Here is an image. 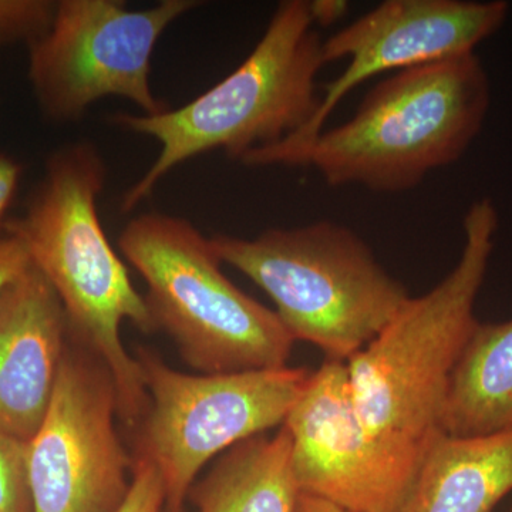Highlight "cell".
I'll list each match as a JSON object with an SVG mask.
<instances>
[{
  "mask_svg": "<svg viewBox=\"0 0 512 512\" xmlns=\"http://www.w3.org/2000/svg\"><path fill=\"white\" fill-rule=\"evenodd\" d=\"M313 20L316 26L335 25L349 9V3L345 0H313L309 2Z\"/></svg>",
  "mask_w": 512,
  "mask_h": 512,
  "instance_id": "44dd1931",
  "label": "cell"
},
{
  "mask_svg": "<svg viewBox=\"0 0 512 512\" xmlns=\"http://www.w3.org/2000/svg\"><path fill=\"white\" fill-rule=\"evenodd\" d=\"M0 512H33L28 441L0 430Z\"/></svg>",
  "mask_w": 512,
  "mask_h": 512,
  "instance_id": "2e32d148",
  "label": "cell"
},
{
  "mask_svg": "<svg viewBox=\"0 0 512 512\" xmlns=\"http://www.w3.org/2000/svg\"><path fill=\"white\" fill-rule=\"evenodd\" d=\"M164 501L163 480L156 467L146 458L136 457L130 493L117 512H163Z\"/></svg>",
  "mask_w": 512,
  "mask_h": 512,
  "instance_id": "ac0fdd59",
  "label": "cell"
},
{
  "mask_svg": "<svg viewBox=\"0 0 512 512\" xmlns=\"http://www.w3.org/2000/svg\"><path fill=\"white\" fill-rule=\"evenodd\" d=\"M20 178V165L12 158L0 156V222L12 202Z\"/></svg>",
  "mask_w": 512,
  "mask_h": 512,
  "instance_id": "ffe728a7",
  "label": "cell"
},
{
  "mask_svg": "<svg viewBox=\"0 0 512 512\" xmlns=\"http://www.w3.org/2000/svg\"><path fill=\"white\" fill-rule=\"evenodd\" d=\"M66 313L30 265L0 292V430L23 441L45 419L67 350Z\"/></svg>",
  "mask_w": 512,
  "mask_h": 512,
  "instance_id": "7c38bea8",
  "label": "cell"
},
{
  "mask_svg": "<svg viewBox=\"0 0 512 512\" xmlns=\"http://www.w3.org/2000/svg\"><path fill=\"white\" fill-rule=\"evenodd\" d=\"M512 491V429L437 434L420 458L400 512H493Z\"/></svg>",
  "mask_w": 512,
  "mask_h": 512,
  "instance_id": "4fadbf2b",
  "label": "cell"
},
{
  "mask_svg": "<svg viewBox=\"0 0 512 512\" xmlns=\"http://www.w3.org/2000/svg\"><path fill=\"white\" fill-rule=\"evenodd\" d=\"M32 265L28 249L13 235L0 237V292Z\"/></svg>",
  "mask_w": 512,
  "mask_h": 512,
  "instance_id": "d6986e66",
  "label": "cell"
},
{
  "mask_svg": "<svg viewBox=\"0 0 512 512\" xmlns=\"http://www.w3.org/2000/svg\"><path fill=\"white\" fill-rule=\"evenodd\" d=\"M510 512H512V508H511V511H510Z\"/></svg>",
  "mask_w": 512,
  "mask_h": 512,
  "instance_id": "603a6c76",
  "label": "cell"
},
{
  "mask_svg": "<svg viewBox=\"0 0 512 512\" xmlns=\"http://www.w3.org/2000/svg\"><path fill=\"white\" fill-rule=\"evenodd\" d=\"M299 493L350 512H400L420 454L375 436L357 413L348 365L326 360L282 424Z\"/></svg>",
  "mask_w": 512,
  "mask_h": 512,
  "instance_id": "8fae6325",
  "label": "cell"
},
{
  "mask_svg": "<svg viewBox=\"0 0 512 512\" xmlns=\"http://www.w3.org/2000/svg\"><path fill=\"white\" fill-rule=\"evenodd\" d=\"M210 239L222 264L274 301L293 340L315 345L326 360L348 363L410 299L369 245L336 222L269 229L254 239Z\"/></svg>",
  "mask_w": 512,
  "mask_h": 512,
  "instance_id": "5b68a950",
  "label": "cell"
},
{
  "mask_svg": "<svg viewBox=\"0 0 512 512\" xmlns=\"http://www.w3.org/2000/svg\"><path fill=\"white\" fill-rule=\"evenodd\" d=\"M291 434L281 426L225 451L190 494L197 512H295L299 490L292 476Z\"/></svg>",
  "mask_w": 512,
  "mask_h": 512,
  "instance_id": "9a60e30c",
  "label": "cell"
},
{
  "mask_svg": "<svg viewBox=\"0 0 512 512\" xmlns=\"http://www.w3.org/2000/svg\"><path fill=\"white\" fill-rule=\"evenodd\" d=\"M119 248L147 285L146 302L191 369L201 375L288 366L292 336L275 311L222 272L211 239L170 215H140L123 229Z\"/></svg>",
  "mask_w": 512,
  "mask_h": 512,
  "instance_id": "8992f818",
  "label": "cell"
},
{
  "mask_svg": "<svg viewBox=\"0 0 512 512\" xmlns=\"http://www.w3.org/2000/svg\"><path fill=\"white\" fill-rule=\"evenodd\" d=\"M490 106V77L476 53L402 70L376 84L348 121L323 130L301 167L330 187L413 190L467 153Z\"/></svg>",
  "mask_w": 512,
  "mask_h": 512,
  "instance_id": "277c9868",
  "label": "cell"
},
{
  "mask_svg": "<svg viewBox=\"0 0 512 512\" xmlns=\"http://www.w3.org/2000/svg\"><path fill=\"white\" fill-rule=\"evenodd\" d=\"M197 5L164 0L131 12L116 0L56 2L49 28L29 43V77L56 121L80 119L93 103L121 97L146 116L167 110L151 90V56L165 29Z\"/></svg>",
  "mask_w": 512,
  "mask_h": 512,
  "instance_id": "ba28073f",
  "label": "cell"
},
{
  "mask_svg": "<svg viewBox=\"0 0 512 512\" xmlns=\"http://www.w3.org/2000/svg\"><path fill=\"white\" fill-rule=\"evenodd\" d=\"M512 429V319L478 322L461 353L441 416V431L477 437Z\"/></svg>",
  "mask_w": 512,
  "mask_h": 512,
  "instance_id": "5bb4252c",
  "label": "cell"
},
{
  "mask_svg": "<svg viewBox=\"0 0 512 512\" xmlns=\"http://www.w3.org/2000/svg\"><path fill=\"white\" fill-rule=\"evenodd\" d=\"M119 396L89 349L67 346L45 419L28 441L33 512H117L134 460L116 430Z\"/></svg>",
  "mask_w": 512,
  "mask_h": 512,
  "instance_id": "30bf717a",
  "label": "cell"
},
{
  "mask_svg": "<svg viewBox=\"0 0 512 512\" xmlns=\"http://www.w3.org/2000/svg\"><path fill=\"white\" fill-rule=\"evenodd\" d=\"M148 394L137 457L150 461L164 485V512H183L208 461L266 430L282 426L298 402L305 367L185 375L138 350Z\"/></svg>",
  "mask_w": 512,
  "mask_h": 512,
  "instance_id": "52a82bcc",
  "label": "cell"
},
{
  "mask_svg": "<svg viewBox=\"0 0 512 512\" xmlns=\"http://www.w3.org/2000/svg\"><path fill=\"white\" fill-rule=\"evenodd\" d=\"M498 224L493 200L474 201L464 215L463 251L453 271L423 296H410L346 363L360 419L394 447L423 456L441 433L451 375L478 325L474 308Z\"/></svg>",
  "mask_w": 512,
  "mask_h": 512,
  "instance_id": "7a4b0ae2",
  "label": "cell"
},
{
  "mask_svg": "<svg viewBox=\"0 0 512 512\" xmlns=\"http://www.w3.org/2000/svg\"><path fill=\"white\" fill-rule=\"evenodd\" d=\"M505 0H386L323 40L325 63L346 60L345 69L323 87L315 114L301 130L275 146L252 151L251 167H301L302 158L325 130L336 107L360 84L441 60L474 55L507 22Z\"/></svg>",
  "mask_w": 512,
  "mask_h": 512,
  "instance_id": "9c48e42d",
  "label": "cell"
},
{
  "mask_svg": "<svg viewBox=\"0 0 512 512\" xmlns=\"http://www.w3.org/2000/svg\"><path fill=\"white\" fill-rule=\"evenodd\" d=\"M295 512H350L343 510V508L336 507V505L328 503V501L319 500V498L312 497L299 493L298 501H296Z\"/></svg>",
  "mask_w": 512,
  "mask_h": 512,
  "instance_id": "7402d4cb",
  "label": "cell"
},
{
  "mask_svg": "<svg viewBox=\"0 0 512 512\" xmlns=\"http://www.w3.org/2000/svg\"><path fill=\"white\" fill-rule=\"evenodd\" d=\"M55 8V2L43 0H0V46L13 40L33 42L49 28Z\"/></svg>",
  "mask_w": 512,
  "mask_h": 512,
  "instance_id": "e0dca14e",
  "label": "cell"
},
{
  "mask_svg": "<svg viewBox=\"0 0 512 512\" xmlns=\"http://www.w3.org/2000/svg\"><path fill=\"white\" fill-rule=\"evenodd\" d=\"M325 64L308 0H286L251 55L208 92L156 116L114 117L117 126L161 144L157 160L124 195L123 211L136 208L191 158L224 150L241 161L301 130L318 109L316 77Z\"/></svg>",
  "mask_w": 512,
  "mask_h": 512,
  "instance_id": "3957f363",
  "label": "cell"
},
{
  "mask_svg": "<svg viewBox=\"0 0 512 512\" xmlns=\"http://www.w3.org/2000/svg\"><path fill=\"white\" fill-rule=\"evenodd\" d=\"M104 180L106 167L96 148H64L50 158L28 211L6 228L52 286L76 342L109 369L119 417L134 427L147 412L148 394L140 363L121 342L120 328L124 320L144 333L157 328L146 298L131 284L101 227L97 198Z\"/></svg>",
  "mask_w": 512,
  "mask_h": 512,
  "instance_id": "6da1fadb",
  "label": "cell"
}]
</instances>
